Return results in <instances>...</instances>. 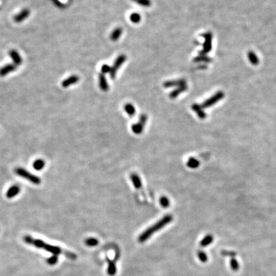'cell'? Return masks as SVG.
<instances>
[{"label":"cell","instance_id":"obj_1","mask_svg":"<svg viewBox=\"0 0 276 276\" xmlns=\"http://www.w3.org/2000/svg\"><path fill=\"white\" fill-rule=\"evenodd\" d=\"M24 241H25V242L28 244L33 245L34 246L37 247L38 248L44 249L45 250L53 254L54 255L58 256L59 254L63 253L65 255V256L66 257H67L68 258L71 259V260H76L77 258L76 255H75L73 253H71V252H69V251L63 250L60 247L46 244L39 239H34L29 235H26L24 237Z\"/></svg>","mask_w":276,"mask_h":276},{"label":"cell","instance_id":"obj_2","mask_svg":"<svg viewBox=\"0 0 276 276\" xmlns=\"http://www.w3.org/2000/svg\"><path fill=\"white\" fill-rule=\"evenodd\" d=\"M173 216L171 214H167L158 222L153 224L145 232H143L138 237V242L140 243L145 242L154 233L162 229L167 224L173 221Z\"/></svg>","mask_w":276,"mask_h":276},{"label":"cell","instance_id":"obj_3","mask_svg":"<svg viewBox=\"0 0 276 276\" xmlns=\"http://www.w3.org/2000/svg\"><path fill=\"white\" fill-rule=\"evenodd\" d=\"M15 173L18 176L24 178L34 184L39 185L41 182V180L39 176L33 175L29 171L22 168V167H17V168H16L15 170Z\"/></svg>","mask_w":276,"mask_h":276},{"label":"cell","instance_id":"obj_4","mask_svg":"<svg viewBox=\"0 0 276 276\" xmlns=\"http://www.w3.org/2000/svg\"><path fill=\"white\" fill-rule=\"evenodd\" d=\"M201 37L205 39V42L203 44V49L199 52V54L207 55L212 50V33L210 31L202 34Z\"/></svg>","mask_w":276,"mask_h":276},{"label":"cell","instance_id":"obj_5","mask_svg":"<svg viewBox=\"0 0 276 276\" xmlns=\"http://www.w3.org/2000/svg\"><path fill=\"white\" fill-rule=\"evenodd\" d=\"M224 92L222 91H219L215 94H214L213 96H212L210 98L208 99L205 102H203V104L201 105L203 109H205V108H208L215 104L219 101L222 100L224 98Z\"/></svg>","mask_w":276,"mask_h":276},{"label":"cell","instance_id":"obj_6","mask_svg":"<svg viewBox=\"0 0 276 276\" xmlns=\"http://www.w3.org/2000/svg\"><path fill=\"white\" fill-rule=\"evenodd\" d=\"M126 59H127V57L125 54H121L117 57L116 60L114 62L113 65L111 67V72L110 73L111 79H114L115 78L118 70L120 68V67L122 66V64L124 63V62L126 60Z\"/></svg>","mask_w":276,"mask_h":276},{"label":"cell","instance_id":"obj_7","mask_svg":"<svg viewBox=\"0 0 276 276\" xmlns=\"http://www.w3.org/2000/svg\"><path fill=\"white\" fill-rule=\"evenodd\" d=\"M147 121V116L146 115H141L139 121L135 124L132 125V130L136 134H140L144 129V127Z\"/></svg>","mask_w":276,"mask_h":276},{"label":"cell","instance_id":"obj_8","mask_svg":"<svg viewBox=\"0 0 276 276\" xmlns=\"http://www.w3.org/2000/svg\"><path fill=\"white\" fill-rule=\"evenodd\" d=\"M187 85L186 81L184 79H176V80H171V81H167L164 83V87L166 88H172V87H179L183 85Z\"/></svg>","mask_w":276,"mask_h":276},{"label":"cell","instance_id":"obj_9","mask_svg":"<svg viewBox=\"0 0 276 276\" xmlns=\"http://www.w3.org/2000/svg\"><path fill=\"white\" fill-rule=\"evenodd\" d=\"M17 66L15 64H7L0 68V77H4L15 71Z\"/></svg>","mask_w":276,"mask_h":276},{"label":"cell","instance_id":"obj_10","mask_svg":"<svg viewBox=\"0 0 276 276\" xmlns=\"http://www.w3.org/2000/svg\"><path fill=\"white\" fill-rule=\"evenodd\" d=\"M30 14V10L28 8H25L21 12H20L19 14H17L14 16V21L17 23L22 22V21H24V20L26 19L29 17Z\"/></svg>","mask_w":276,"mask_h":276},{"label":"cell","instance_id":"obj_11","mask_svg":"<svg viewBox=\"0 0 276 276\" xmlns=\"http://www.w3.org/2000/svg\"><path fill=\"white\" fill-rule=\"evenodd\" d=\"M79 81V77L76 75H73L69 76L68 78L65 79L62 82V85L63 88H66L69 87L71 85H75V84L77 83Z\"/></svg>","mask_w":276,"mask_h":276},{"label":"cell","instance_id":"obj_12","mask_svg":"<svg viewBox=\"0 0 276 276\" xmlns=\"http://www.w3.org/2000/svg\"><path fill=\"white\" fill-rule=\"evenodd\" d=\"M8 54H9V56L12 58V59L14 64H15L17 66L22 64V59L21 55L19 54V53L16 50H14V49L10 50L8 53Z\"/></svg>","mask_w":276,"mask_h":276},{"label":"cell","instance_id":"obj_13","mask_svg":"<svg viewBox=\"0 0 276 276\" xmlns=\"http://www.w3.org/2000/svg\"><path fill=\"white\" fill-rule=\"evenodd\" d=\"M192 110H193V111H194L196 115H198V116L201 119H205L207 117V114L205 113V112L203 111V108L201 107V105L198 104H194L192 105Z\"/></svg>","mask_w":276,"mask_h":276},{"label":"cell","instance_id":"obj_14","mask_svg":"<svg viewBox=\"0 0 276 276\" xmlns=\"http://www.w3.org/2000/svg\"><path fill=\"white\" fill-rule=\"evenodd\" d=\"M99 87L100 88L104 91H106L109 90V84H108L107 79L105 77V74L101 73L99 75Z\"/></svg>","mask_w":276,"mask_h":276},{"label":"cell","instance_id":"obj_15","mask_svg":"<svg viewBox=\"0 0 276 276\" xmlns=\"http://www.w3.org/2000/svg\"><path fill=\"white\" fill-rule=\"evenodd\" d=\"M187 90V85L181 86L177 87L176 89H175L174 90H173L170 93V97L172 99H176L179 95H180L182 92L186 91Z\"/></svg>","mask_w":276,"mask_h":276},{"label":"cell","instance_id":"obj_16","mask_svg":"<svg viewBox=\"0 0 276 276\" xmlns=\"http://www.w3.org/2000/svg\"><path fill=\"white\" fill-rule=\"evenodd\" d=\"M130 180L135 188H136L137 189H140L142 187L141 180L138 175L135 173H132L130 175Z\"/></svg>","mask_w":276,"mask_h":276},{"label":"cell","instance_id":"obj_17","mask_svg":"<svg viewBox=\"0 0 276 276\" xmlns=\"http://www.w3.org/2000/svg\"><path fill=\"white\" fill-rule=\"evenodd\" d=\"M20 192V188L17 185H13L9 188L7 190L6 196L8 198H12L16 196Z\"/></svg>","mask_w":276,"mask_h":276},{"label":"cell","instance_id":"obj_18","mask_svg":"<svg viewBox=\"0 0 276 276\" xmlns=\"http://www.w3.org/2000/svg\"><path fill=\"white\" fill-rule=\"evenodd\" d=\"M107 261L108 263V269H107V273L110 275L113 276L116 273V265L113 261L110 260L108 258H106Z\"/></svg>","mask_w":276,"mask_h":276},{"label":"cell","instance_id":"obj_19","mask_svg":"<svg viewBox=\"0 0 276 276\" xmlns=\"http://www.w3.org/2000/svg\"><path fill=\"white\" fill-rule=\"evenodd\" d=\"M213 241V236L212 235H207L204 237L199 243V245L202 247H205L210 245Z\"/></svg>","mask_w":276,"mask_h":276},{"label":"cell","instance_id":"obj_20","mask_svg":"<svg viewBox=\"0 0 276 276\" xmlns=\"http://www.w3.org/2000/svg\"><path fill=\"white\" fill-rule=\"evenodd\" d=\"M247 57L250 63L253 65H258L260 63L259 58H258L257 55L252 51H250L247 53Z\"/></svg>","mask_w":276,"mask_h":276},{"label":"cell","instance_id":"obj_21","mask_svg":"<svg viewBox=\"0 0 276 276\" xmlns=\"http://www.w3.org/2000/svg\"><path fill=\"white\" fill-rule=\"evenodd\" d=\"M122 32L123 31L121 28H116V29H115L111 33L110 35L111 40L114 42L117 41L119 38H120Z\"/></svg>","mask_w":276,"mask_h":276},{"label":"cell","instance_id":"obj_22","mask_svg":"<svg viewBox=\"0 0 276 276\" xmlns=\"http://www.w3.org/2000/svg\"><path fill=\"white\" fill-rule=\"evenodd\" d=\"M212 58L207 56V55L199 54L198 56H196L194 58V62H197V63H199V62L210 63V62H212Z\"/></svg>","mask_w":276,"mask_h":276},{"label":"cell","instance_id":"obj_23","mask_svg":"<svg viewBox=\"0 0 276 276\" xmlns=\"http://www.w3.org/2000/svg\"><path fill=\"white\" fill-rule=\"evenodd\" d=\"M124 110L127 113V114L130 116H134L136 114V109L134 106L132 104L130 103L126 104L124 106Z\"/></svg>","mask_w":276,"mask_h":276},{"label":"cell","instance_id":"obj_24","mask_svg":"<svg viewBox=\"0 0 276 276\" xmlns=\"http://www.w3.org/2000/svg\"><path fill=\"white\" fill-rule=\"evenodd\" d=\"M199 162L195 158L190 157L187 162V166L192 169H196L199 166Z\"/></svg>","mask_w":276,"mask_h":276},{"label":"cell","instance_id":"obj_25","mask_svg":"<svg viewBox=\"0 0 276 276\" xmlns=\"http://www.w3.org/2000/svg\"><path fill=\"white\" fill-rule=\"evenodd\" d=\"M45 166V162L42 159H37L34 161L33 164V168L37 171L42 170Z\"/></svg>","mask_w":276,"mask_h":276},{"label":"cell","instance_id":"obj_26","mask_svg":"<svg viewBox=\"0 0 276 276\" xmlns=\"http://www.w3.org/2000/svg\"><path fill=\"white\" fill-rule=\"evenodd\" d=\"M230 267L231 269L234 271V272H237L239 269H240V265L239 263L237 261V260L235 258H232L230 260Z\"/></svg>","mask_w":276,"mask_h":276},{"label":"cell","instance_id":"obj_27","mask_svg":"<svg viewBox=\"0 0 276 276\" xmlns=\"http://www.w3.org/2000/svg\"><path fill=\"white\" fill-rule=\"evenodd\" d=\"M85 244L89 247H95L99 244V241L97 238H89L86 239Z\"/></svg>","mask_w":276,"mask_h":276},{"label":"cell","instance_id":"obj_28","mask_svg":"<svg viewBox=\"0 0 276 276\" xmlns=\"http://www.w3.org/2000/svg\"><path fill=\"white\" fill-rule=\"evenodd\" d=\"M160 204L164 208H167L170 205V199L166 196H162L160 198Z\"/></svg>","mask_w":276,"mask_h":276},{"label":"cell","instance_id":"obj_29","mask_svg":"<svg viewBox=\"0 0 276 276\" xmlns=\"http://www.w3.org/2000/svg\"><path fill=\"white\" fill-rule=\"evenodd\" d=\"M198 257L202 263H206L208 261V256L205 252L199 250L198 252Z\"/></svg>","mask_w":276,"mask_h":276},{"label":"cell","instance_id":"obj_30","mask_svg":"<svg viewBox=\"0 0 276 276\" xmlns=\"http://www.w3.org/2000/svg\"><path fill=\"white\" fill-rule=\"evenodd\" d=\"M141 16L138 14V13H133L130 16V19L131 21V22H133V23H139L141 21Z\"/></svg>","mask_w":276,"mask_h":276},{"label":"cell","instance_id":"obj_31","mask_svg":"<svg viewBox=\"0 0 276 276\" xmlns=\"http://www.w3.org/2000/svg\"><path fill=\"white\" fill-rule=\"evenodd\" d=\"M135 2H136L139 5L145 7H150L152 3L150 0H136Z\"/></svg>","mask_w":276,"mask_h":276},{"label":"cell","instance_id":"obj_32","mask_svg":"<svg viewBox=\"0 0 276 276\" xmlns=\"http://www.w3.org/2000/svg\"><path fill=\"white\" fill-rule=\"evenodd\" d=\"M221 253L224 256H227V257L235 258L236 256V253L235 252L232 250H222Z\"/></svg>","mask_w":276,"mask_h":276},{"label":"cell","instance_id":"obj_33","mask_svg":"<svg viewBox=\"0 0 276 276\" xmlns=\"http://www.w3.org/2000/svg\"><path fill=\"white\" fill-rule=\"evenodd\" d=\"M111 67L107 64H104L101 67V73L105 74L107 73H110Z\"/></svg>","mask_w":276,"mask_h":276},{"label":"cell","instance_id":"obj_34","mask_svg":"<svg viewBox=\"0 0 276 276\" xmlns=\"http://www.w3.org/2000/svg\"><path fill=\"white\" fill-rule=\"evenodd\" d=\"M58 256L53 255V256H51L47 260V262L48 263V264H49V265H53L58 262Z\"/></svg>","mask_w":276,"mask_h":276},{"label":"cell","instance_id":"obj_35","mask_svg":"<svg viewBox=\"0 0 276 276\" xmlns=\"http://www.w3.org/2000/svg\"><path fill=\"white\" fill-rule=\"evenodd\" d=\"M51 1L53 3V4L56 7H57L58 8H64L66 7V5L65 4H63V3H62L60 1H59V0H51Z\"/></svg>","mask_w":276,"mask_h":276},{"label":"cell","instance_id":"obj_36","mask_svg":"<svg viewBox=\"0 0 276 276\" xmlns=\"http://www.w3.org/2000/svg\"><path fill=\"white\" fill-rule=\"evenodd\" d=\"M132 1H133V2H135V1H136V0H132Z\"/></svg>","mask_w":276,"mask_h":276}]
</instances>
